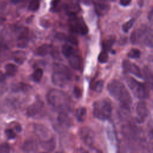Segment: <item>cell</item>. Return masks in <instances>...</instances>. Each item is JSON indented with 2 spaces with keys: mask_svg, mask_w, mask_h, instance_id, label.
<instances>
[{
  "mask_svg": "<svg viewBox=\"0 0 153 153\" xmlns=\"http://www.w3.org/2000/svg\"><path fill=\"white\" fill-rule=\"evenodd\" d=\"M107 88L111 96L120 102L123 108L130 109L131 97L123 83L116 79L112 80L108 84Z\"/></svg>",
  "mask_w": 153,
  "mask_h": 153,
  "instance_id": "obj_1",
  "label": "cell"
},
{
  "mask_svg": "<svg viewBox=\"0 0 153 153\" xmlns=\"http://www.w3.org/2000/svg\"><path fill=\"white\" fill-rule=\"evenodd\" d=\"M54 70L51 76L53 83L60 87H65L71 80L72 72L71 70L60 63H55Z\"/></svg>",
  "mask_w": 153,
  "mask_h": 153,
  "instance_id": "obj_2",
  "label": "cell"
},
{
  "mask_svg": "<svg viewBox=\"0 0 153 153\" xmlns=\"http://www.w3.org/2000/svg\"><path fill=\"white\" fill-rule=\"evenodd\" d=\"M48 102L56 108H67L69 98L68 95L62 91L52 89L47 94Z\"/></svg>",
  "mask_w": 153,
  "mask_h": 153,
  "instance_id": "obj_3",
  "label": "cell"
},
{
  "mask_svg": "<svg viewBox=\"0 0 153 153\" xmlns=\"http://www.w3.org/2000/svg\"><path fill=\"white\" fill-rule=\"evenodd\" d=\"M112 112V105L108 100L96 101L93 104V115L100 120L108 119Z\"/></svg>",
  "mask_w": 153,
  "mask_h": 153,
  "instance_id": "obj_4",
  "label": "cell"
},
{
  "mask_svg": "<svg viewBox=\"0 0 153 153\" xmlns=\"http://www.w3.org/2000/svg\"><path fill=\"white\" fill-rule=\"evenodd\" d=\"M127 84L133 94L139 99H146L149 96V90L146 86L132 77L128 78Z\"/></svg>",
  "mask_w": 153,
  "mask_h": 153,
  "instance_id": "obj_5",
  "label": "cell"
},
{
  "mask_svg": "<svg viewBox=\"0 0 153 153\" xmlns=\"http://www.w3.org/2000/svg\"><path fill=\"white\" fill-rule=\"evenodd\" d=\"M69 24L71 30L74 33L85 35L88 32V28L83 19L76 15L69 16Z\"/></svg>",
  "mask_w": 153,
  "mask_h": 153,
  "instance_id": "obj_6",
  "label": "cell"
},
{
  "mask_svg": "<svg viewBox=\"0 0 153 153\" xmlns=\"http://www.w3.org/2000/svg\"><path fill=\"white\" fill-rule=\"evenodd\" d=\"M79 136L83 143L90 146H91L95 140V134L94 131L89 127H83L79 130Z\"/></svg>",
  "mask_w": 153,
  "mask_h": 153,
  "instance_id": "obj_7",
  "label": "cell"
},
{
  "mask_svg": "<svg viewBox=\"0 0 153 153\" xmlns=\"http://www.w3.org/2000/svg\"><path fill=\"white\" fill-rule=\"evenodd\" d=\"M136 114L137 122L139 124L144 122L145 118L148 117L149 114L146 103L145 102L140 101L137 103L136 106Z\"/></svg>",
  "mask_w": 153,
  "mask_h": 153,
  "instance_id": "obj_8",
  "label": "cell"
},
{
  "mask_svg": "<svg viewBox=\"0 0 153 153\" xmlns=\"http://www.w3.org/2000/svg\"><path fill=\"white\" fill-rule=\"evenodd\" d=\"M122 66L124 73H131L138 78H142V75L140 69L134 63H131L130 61L125 60L123 62Z\"/></svg>",
  "mask_w": 153,
  "mask_h": 153,
  "instance_id": "obj_9",
  "label": "cell"
},
{
  "mask_svg": "<svg viewBox=\"0 0 153 153\" xmlns=\"http://www.w3.org/2000/svg\"><path fill=\"white\" fill-rule=\"evenodd\" d=\"M43 107L44 102L41 100L38 99L27 108L26 114L28 117H33L40 112Z\"/></svg>",
  "mask_w": 153,
  "mask_h": 153,
  "instance_id": "obj_10",
  "label": "cell"
},
{
  "mask_svg": "<svg viewBox=\"0 0 153 153\" xmlns=\"http://www.w3.org/2000/svg\"><path fill=\"white\" fill-rule=\"evenodd\" d=\"M148 28L145 26H143L142 27L138 28L137 30H134L132 32L131 36H130V39H131V42L133 44H136V43L138 42L139 41V40H140L146 35V33L148 32Z\"/></svg>",
  "mask_w": 153,
  "mask_h": 153,
  "instance_id": "obj_11",
  "label": "cell"
},
{
  "mask_svg": "<svg viewBox=\"0 0 153 153\" xmlns=\"http://www.w3.org/2000/svg\"><path fill=\"white\" fill-rule=\"evenodd\" d=\"M70 66L75 70H79L81 68L82 60L80 56L75 51L68 58Z\"/></svg>",
  "mask_w": 153,
  "mask_h": 153,
  "instance_id": "obj_12",
  "label": "cell"
},
{
  "mask_svg": "<svg viewBox=\"0 0 153 153\" xmlns=\"http://www.w3.org/2000/svg\"><path fill=\"white\" fill-rule=\"evenodd\" d=\"M95 11L99 16H103L106 14L110 6L108 4L103 1H94L93 2Z\"/></svg>",
  "mask_w": 153,
  "mask_h": 153,
  "instance_id": "obj_13",
  "label": "cell"
},
{
  "mask_svg": "<svg viewBox=\"0 0 153 153\" xmlns=\"http://www.w3.org/2000/svg\"><path fill=\"white\" fill-rule=\"evenodd\" d=\"M28 30L25 29L19 36L17 39V47L20 48H25L27 45L28 42Z\"/></svg>",
  "mask_w": 153,
  "mask_h": 153,
  "instance_id": "obj_14",
  "label": "cell"
},
{
  "mask_svg": "<svg viewBox=\"0 0 153 153\" xmlns=\"http://www.w3.org/2000/svg\"><path fill=\"white\" fill-rule=\"evenodd\" d=\"M65 8L69 16L76 15L80 10L79 4L76 2H70L67 4L65 5Z\"/></svg>",
  "mask_w": 153,
  "mask_h": 153,
  "instance_id": "obj_15",
  "label": "cell"
},
{
  "mask_svg": "<svg viewBox=\"0 0 153 153\" xmlns=\"http://www.w3.org/2000/svg\"><path fill=\"white\" fill-rule=\"evenodd\" d=\"M51 47L52 46L49 44H44L36 48L35 50V54L36 56H44L47 55L49 52H50Z\"/></svg>",
  "mask_w": 153,
  "mask_h": 153,
  "instance_id": "obj_16",
  "label": "cell"
},
{
  "mask_svg": "<svg viewBox=\"0 0 153 153\" xmlns=\"http://www.w3.org/2000/svg\"><path fill=\"white\" fill-rule=\"evenodd\" d=\"M123 133L126 136L133 138L137 136L138 133V128L133 126H125L123 128Z\"/></svg>",
  "mask_w": 153,
  "mask_h": 153,
  "instance_id": "obj_17",
  "label": "cell"
},
{
  "mask_svg": "<svg viewBox=\"0 0 153 153\" xmlns=\"http://www.w3.org/2000/svg\"><path fill=\"white\" fill-rule=\"evenodd\" d=\"M41 146L46 151H52L54 150L56 146V142L54 137H51L48 140H45L41 142Z\"/></svg>",
  "mask_w": 153,
  "mask_h": 153,
  "instance_id": "obj_18",
  "label": "cell"
},
{
  "mask_svg": "<svg viewBox=\"0 0 153 153\" xmlns=\"http://www.w3.org/2000/svg\"><path fill=\"white\" fill-rule=\"evenodd\" d=\"M36 144L33 140H27L23 143L22 149L24 152H32L36 150Z\"/></svg>",
  "mask_w": 153,
  "mask_h": 153,
  "instance_id": "obj_19",
  "label": "cell"
},
{
  "mask_svg": "<svg viewBox=\"0 0 153 153\" xmlns=\"http://www.w3.org/2000/svg\"><path fill=\"white\" fill-rule=\"evenodd\" d=\"M13 59L17 63L22 65L24 63L26 59V54L24 51L17 50L13 53Z\"/></svg>",
  "mask_w": 153,
  "mask_h": 153,
  "instance_id": "obj_20",
  "label": "cell"
},
{
  "mask_svg": "<svg viewBox=\"0 0 153 153\" xmlns=\"http://www.w3.org/2000/svg\"><path fill=\"white\" fill-rule=\"evenodd\" d=\"M36 134L41 139H45L48 136V130L46 127L42 125H37L35 127Z\"/></svg>",
  "mask_w": 153,
  "mask_h": 153,
  "instance_id": "obj_21",
  "label": "cell"
},
{
  "mask_svg": "<svg viewBox=\"0 0 153 153\" xmlns=\"http://www.w3.org/2000/svg\"><path fill=\"white\" fill-rule=\"evenodd\" d=\"M115 42V37L114 36H110L105 39L102 42V47L104 51H109L111 48L112 46Z\"/></svg>",
  "mask_w": 153,
  "mask_h": 153,
  "instance_id": "obj_22",
  "label": "cell"
},
{
  "mask_svg": "<svg viewBox=\"0 0 153 153\" xmlns=\"http://www.w3.org/2000/svg\"><path fill=\"white\" fill-rule=\"evenodd\" d=\"M87 109L84 107H80L76 109V118L78 121L83 122L86 118Z\"/></svg>",
  "mask_w": 153,
  "mask_h": 153,
  "instance_id": "obj_23",
  "label": "cell"
},
{
  "mask_svg": "<svg viewBox=\"0 0 153 153\" xmlns=\"http://www.w3.org/2000/svg\"><path fill=\"white\" fill-rule=\"evenodd\" d=\"M75 52V50L72 45L69 44H65L62 46V53L65 57L68 58L69 56Z\"/></svg>",
  "mask_w": 153,
  "mask_h": 153,
  "instance_id": "obj_24",
  "label": "cell"
},
{
  "mask_svg": "<svg viewBox=\"0 0 153 153\" xmlns=\"http://www.w3.org/2000/svg\"><path fill=\"white\" fill-rule=\"evenodd\" d=\"M5 69L7 74L9 76L15 75L18 71V68H17V66L13 63L7 64L5 67Z\"/></svg>",
  "mask_w": 153,
  "mask_h": 153,
  "instance_id": "obj_25",
  "label": "cell"
},
{
  "mask_svg": "<svg viewBox=\"0 0 153 153\" xmlns=\"http://www.w3.org/2000/svg\"><path fill=\"white\" fill-rule=\"evenodd\" d=\"M59 122L65 125H69L71 123V120L68 117V114L65 112H62L58 117Z\"/></svg>",
  "mask_w": 153,
  "mask_h": 153,
  "instance_id": "obj_26",
  "label": "cell"
},
{
  "mask_svg": "<svg viewBox=\"0 0 153 153\" xmlns=\"http://www.w3.org/2000/svg\"><path fill=\"white\" fill-rule=\"evenodd\" d=\"M30 88V85H28L22 83V82H19L13 86V90L16 91H26L29 90Z\"/></svg>",
  "mask_w": 153,
  "mask_h": 153,
  "instance_id": "obj_27",
  "label": "cell"
},
{
  "mask_svg": "<svg viewBox=\"0 0 153 153\" xmlns=\"http://www.w3.org/2000/svg\"><path fill=\"white\" fill-rule=\"evenodd\" d=\"M43 75V71L41 68H38L32 74V79L35 82H39Z\"/></svg>",
  "mask_w": 153,
  "mask_h": 153,
  "instance_id": "obj_28",
  "label": "cell"
},
{
  "mask_svg": "<svg viewBox=\"0 0 153 153\" xmlns=\"http://www.w3.org/2000/svg\"><path fill=\"white\" fill-rule=\"evenodd\" d=\"M104 86V82L102 80H99L96 82L91 86V88L96 92L100 93L102 91Z\"/></svg>",
  "mask_w": 153,
  "mask_h": 153,
  "instance_id": "obj_29",
  "label": "cell"
},
{
  "mask_svg": "<svg viewBox=\"0 0 153 153\" xmlns=\"http://www.w3.org/2000/svg\"><path fill=\"white\" fill-rule=\"evenodd\" d=\"M140 54L141 53L139 50L136 48H132L128 52L127 56L131 59H138L140 57Z\"/></svg>",
  "mask_w": 153,
  "mask_h": 153,
  "instance_id": "obj_30",
  "label": "cell"
},
{
  "mask_svg": "<svg viewBox=\"0 0 153 153\" xmlns=\"http://www.w3.org/2000/svg\"><path fill=\"white\" fill-rule=\"evenodd\" d=\"M108 60V54L107 51H102L98 56V61L101 63H105Z\"/></svg>",
  "mask_w": 153,
  "mask_h": 153,
  "instance_id": "obj_31",
  "label": "cell"
},
{
  "mask_svg": "<svg viewBox=\"0 0 153 153\" xmlns=\"http://www.w3.org/2000/svg\"><path fill=\"white\" fill-rule=\"evenodd\" d=\"M134 22V19H132L128 20V22H126L125 23H124L123 25V30L126 33L128 32V31L130 30V29L133 26Z\"/></svg>",
  "mask_w": 153,
  "mask_h": 153,
  "instance_id": "obj_32",
  "label": "cell"
},
{
  "mask_svg": "<svg viewBox=\"0 0 153 153\" xmlns=\"http://www.w3.org/2000/svg\"><path fill=\"white\" fill-rule=\"evenodd\" d=\"M39 8V2L38 1H31L29 4L28 8L29 10L32 11H36Z\"/></svg>",
  "mask_w": 153,
  "mask_h": 153,
  "instance_id": "obj_33",
  "label": "cell"
},
{
  "mask_svg": "<svg viewBox=\"0 0 153 153\" xmlns=\"http://www.w3.org/2000/svg\"><path fill=\"white\" fill-rule=\"evenodd\" d=\"M143 73H144V74H145V79H146V81H148V82L150 83V85H151V87L152 84V78L151 72V71H149V68H145V69H144V71H143Z\"/></svg>",
  "mask_w": 153,
  "mask_h": 153,
  "instance_id": "obj_34",
  "label": "cell"
},
{
  "mask_svg": "<svg viewBox=\"0 0 153 153\" xmlns=\"http://www.w3.org/2000/svg\"><path fill=\"white\" fill-rule=\"evenodd\" d=\"M6 136L9 139H14L16 137V132L12 128H7L5 130Z\"/></svg>",
  "mask_w": 153,
  "mask_h": 153,
  "instance_id": "obj_35",
  "label": "cell"
},
{
  "mask_svg": "<svg viewBox=\"0 0 153 153\" xmlns=\"http://www.w3.org/2000/svg\"><path fill=\"white\" fill-rule=\"evenodd\" d=\"M10 148L7 143H2L0 144V153H10Z\"/></svg>",
  "mask_w": 153,
  "mask_h": 153,
  "instance_id": "obj_36",
  "label": "cell"
},
{
  "mask_svg": "<svg viewBox=\"0 0 153 153\" xmlns=\"http://www.w3.org/2000/svg\"><path fill=\"white\" fill-rule=\"evenodd\" d=\"M66 41L68 42H70L71 44H72L74 45H76L77 44V39L76 38L72 36V35H68V36H66Z\"/></svg>",
  "mask_w": 153,
  "mask_h": 153,
  "instance_id": "obj_37",
  "label": "cell"
},
{
  "mask_svg": "<svg viewBox=\"0 0 153 153\" xmlns=\"http://www.w3.org/2000/svg\"><path fill=\"white\" fill-rule=\"evenodd\" d=\"M73 93L76 98H79L81 96L82 92L81 88L78 86H75L73 90Z\"/></svg>",
  "mask_w": 153,
  "mask_h": 153,
  "instance_id": "obj_38",
  "label": "cell"
},
{
  "mask_svg": "<svg viewBox=\"0 0 153 153\" xmlns=\"http://www.w3.org/2000/svg\"><path fill=\"white\" fill-rule=\"evenodd\" d=\"M50 53H51V56H53V57L54 59H60L59 53L58 50H57L56 49L51 47V51H50Z\"/></svg>",
  "mask_w": 153,
  "mask_h": 153,
  "instance_id": "obj_39",
  "label": "cell"
},
{
  "mask_svg": "<svg viewBox=\"0 0 153 153\" xmlns=\"http://www.w3.org/2000/svg\"><path fill=\"white\" fill-rule=\"evenodd\" d=\"M40 25L45 28H48L50 26V23L49 21L47 20L44 19H42L40 20Z\"/></svg>",
  "mask_w": 153,
  "mask_h": 153,
  "instance_id": "obj_40",
  "label": "cell"
},
{
  "mask_svg": "<svg viewBox=\"0 0 153 153\" xmlns=\"http://www.w3.org/2000/svg\"><path fill=\"white\" fill-rule=\"evenodd\" d=\"M60 2H61L60 1H53L52 5H51L52 8L55 11L59 10L60 7Z\"/></svg>",
  "mask_w": 153,
  "mask_h": 153,
  "instance_id": "obj_41",
  "label": "cell"
},
{
  "mask_svg": "<svg viewBox=\"0 0 153 153\" xmlns=\"http://www.w3.org/2000/svg\"><path fill=\"white\" fill-rule=\"evenodd\" d=\"M56 37L57 38V39H59L60 40H65V41L66 35L63 33H58L56 35Z\"/></svg>",
  "mask_w": 153,
  "mask_h": 153,
  "instance_id": "obj_42",
  "label": "cell"
},
{
  "mask_svg": "<svg viewBox=\"0 0 153 153\" xmlns=\"http://www.w3.org/2000/svg\"><path fill=\"white\" fill-rule=\"evenodd\" d=\"M131 2L130 0H121L120 1V4L122 6H127Z\"/></svg>",
  "mask_w": 153,
  "mask_h": 153,
  "instance_id": "obj_43",
  "label": "cell"
},
{
  "mask_svg": "<svg viewBox=\"0 0 153 153\" xmlns=\"http://www.w3.org/2000/svg\"><path fill=\"white\" fill-rule=\"evenodd\" d=\"M6 78V76L4 72L0 71V83L3 82Z\"/></svg>",
  "mask_w": 153,
  "mask_h": 153,
  "instance_id": "obj_44",
  "label": "cell"
},
{
  "mask_svg": "<svg viewBox=\"0 0 153 153\" xmlns=\"http://www.w3.org/2000/svg\"><path fill=\"white\" fill-rule=\"evenodd\" d=\"M15 130L17 132H20L22 131V127H21V126L20 124H17L15 126Z\"/></svg>",
  "mask_w": 153,
  "mask_h": 153,
  "instance_id": "obj_45",
  "label": "cell"
},
{
  "mask_svg": "<svg viewBox=\"0 0 153 153\" xmlns=\"http://www.w3.org/2000/svg\"><path fill=\"white\" fill-rule=\"evenodd\" d=\"M152 10H151V11L149 12V14H148V19H149V20H152Z\"/></svg>",
  "mask_w": 153,
  "mask_h": 153,
  "instance_id": "obj_46",
  "label": "cell"
},
{
  "mask_svg": "<svg viewBox=\"0 0 153 153\" xmlns=\"http://www.w3.org/2000/svg\"><path fill=\"white\" fill-rule=\"evenodd\" d=\"M41 153H48V152H41Z\"/></svg>",
  "mask_w": 153,
  "mask_h": 153,
  "instance_id": "obj_47",
  "label": "cell"
}]
</instances>
